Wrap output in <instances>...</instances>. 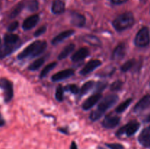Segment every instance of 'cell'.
<instances>
[{"label":"cell","instance_id":"obj_23","mask_svg":"<svg viewBox=\"0 0 150 149\" xmlns=\"http://www.w3.org/2000/svg\"><path fill=\"white\" fill-rule=\"evenodd\" d=\"M94 84H95V83L92 80H89V81L85 83L79 91V96H82L87 93L93 88Z\"/></svg>","mask_w":150,"mask_h":149},{"label":"cell","instance_id":"obj_16","mask_svg":"<svg viewBox=\"0 0 150 149\" xmlns=\"http://www.w3.org/2000/svg\"><path fill=\"white\" fill-rule=\"evenodd\" d=\"M74 32L75 31L73 30V29H69V30L64 31V32H61V33L59 34L58 35H57V36L52 39L51 43L54 45H57V44L60 43V42H62V41L64 40L65 39H67V37L72 36V35L74 34Z\"/></svg>","mask_w":150,"mask_h":149},{"label":"cell","instance_id":"obj_7","mask_svg":"<svg viewBox=\"0 0 150 149\" xmlns=\"http://www.w3.org/2000/svg\"><path fill=\"white\" fill-rule=\"evenodd\" d=\"M120 118L118 115H114L113 114H108L104 118L102 125L104 128L113 129L115 128L120 124Z\"/></svg>","mask_w":150,"mask_h":149},{"label":"cell","instance_id":"obj_4","mask_svg":"<svg viewBox=\"0 0 150 149\" xmlns=\"http://www.w3.org/2000/svg\"><path fill=\"white\" fill-rule=\"evenodd\" d=\"M135 45L139 48H144L150 42V32L147 27H143L138 32L135 37Z\"/></svg>","mask_w":150,"mask_h":149},{"label":"cell","instance_id":"obj_28","mask_svg":"<svg viewBox=\"0 0 150 149\" xmlns=\"http://www.w3.org/2000/svg\"><path fill=\"white\" fill-rule=\"evenodd\" d=\"M135 64H136V60L133 59V58L128 60V61H126V62L122 66L121 70L122 72H127L128 70H130V69L133 67V66L135 65Z\"/></svg>","mask_w":150,"mask_h":149},{"label":"cell","instance_id":"obj_26","mask_svg":"<svg viewBox=\"0 0 150 149\" xmlns=\"http://www.w3.org/2000/svg\"><path fill=\"white\" fill-rule=\"evenodd\" d=\"M57 62H52V63H50L49 64H48V65L45 66V67H44L43 70H42V72H40V77H41V78H42V77H45V76L47 75V74L49 73L50 71H51V70H53V69L54 68V67L57 66Z\"/></svg>","mask_w":150,"mask_h":149},{"label":"cell","instance_id":"obj_19","mask_svg":"<svg viewBox=\"0 0 150 149\" xmlns=\"http://www.w3.org/2000/svg\"><path fill=\"white\" fill-rule=\"evenodd\" d=\"M65 10V4L62 0H54L51 6V11L54 14H62Z\"/></svg>","mask_w":150,"mask_h":149},{"label":"cell","instance_id":"obj_33","mask_svg":"<svg viewBox=\"0 0 150 149\" xmlns=\"http://www.w3.org/2000/svg\"><path fill=\"white\" fill-rule=\"evenodd\" d=\"M105 146L109 149H125V147L120 143H105Z\"/></svg>","mask_w":150,"mask_h":149},{"label":"cell","instance_id":"obj_9","mask_svg":"<svg viewBox=\"0 0 150 149\" xmlns=\"http://www.w3.org/2000/svg\"><path fill=\"white\" fill-rule=\"evenodd\" d=\"M150 107V95L146 94L144 96L142 97V99L138 102L136 104V106L134 107V110L135 112H140L144 111V110L147 109L148 108Z\"/></svg>","mask_w":150,"mask_h":149},{"label":"cell","instance_id":"obj_32","mask_svg":"<svg viewBox=\"0 0 150 149\" xmlns=\"http://www.w3.org/2000/svg\"><path fill=\"white\" fill-rule=\"evenodd\" d=\"M65 89L67 91H70V92H72L73 93H75V94L79 93V88H78V86L75 84L67 85V86L65 87Z\"/></svg>","mask_w":150,"mask_h":149},{"label":"cell","instance_id":"obj_31","mask_svg":"<svg viewBox=\"0 0 150 149\" xmlns=\"http://www.w3.org/2000/svg\"><path fill=\"white\" fill-rule=\"evenodd\" d=\"M38 2L37 0H32V1H29V5H28V8L30 11L35 12L37 11L38 9Z\"/></svg>","mask_w":150,"mask_h":149},{"label":"cell","instance_id":"obj_37","mask_svg":"<svg viewBox=\"0 0 150 149\" xmlns=\"http://www.w3.org/2000/svg\"><path fill=\"white\" fill-rule=\"evenodd\" d=\"M5 124V121H4V119L3 118L2 115H1V114L0 113V127H3V126Z\"/></svg>","mask_w":150,"mask_h":149},{"label":"cell","instance_id":"obj_35","mask_svg":"<svg viewBox=\"0 0 150 149\" xmlns=\"http://www.w3.org/2000/svg\"><path fill=\"white\" fill-rule=\"evenodd\" d=\"M18 26H19L18 22L14 21V22H13V23H11L10 25H9L8 27H7V30H8L10 32H14L15 30H16V29H18Z\"/></svg>","mask_w":150,"mask_h":149},{"label":"cell","instance_id":"obj_5","mask_svg":"<svg viewBox=\"0 0 150 149\" xmlns=\"http://www.w3.org/2000/svg\"><path fill=\"white\" fill-rule=\"evenodd\" d=\"M0 89L3 91L4 100L9 102L13 97V83L5 77L0 78Z\"/></svg>","mask_w":150,"mask_h":149},{"label":"cell","instance_id":"obj_25","mask_svg":"<svg viewBox=\"0 0 150 149\" xmlns=\"http://www.w3.org/2000/svg\"><path fill=\"white\" fill-rule=\"evenodd\" d=\"M132 101H133V99H127V100L125 101V102H122V103L120 104V105H119L118 107L116 108V112H117V113H122V112H125V110L130 106Z\"/></svg>","mask_w":150,"mask_h":149},{"label":"cell","instance_id":"obj_1","mask_svg":"<svg viewBox=\"0 0 150 149\" xmlns=\"http://www.w3.org/2000/svg\"><path fill=\"white\" fill-rule=\"evenodd\" d=\"M118 101V96L114 93L108 94L101 101L95 110L92 112L90 115V119L95 121L100 119L104 115L108 108H111Z\"/></svg>","mask_w":150,"mask_h":149},{"label":"cell","instance_id":"obj_18","mask_svg":"<svg viewBox=\"0 0 150 149\" xmlns=\"http://www.w3.org/2000/svg\"><path fill=\"white\" fill-rule=\"evenodd\" d=\"M89 54V50L86 48H81L78 50L71 57L72 61L74 62H78L81 60H83Z\"/></svg>","mask_w":150,"mask_h":149},{"label":"cell","instance_id":"obj_3","mask_svg":"<svg viewBox=\"0 0 150 149\" xmlns=\"http://www.w3.org/2000/svg\"><path fill=\"white\" fill-rule=\"evenodd\" d=\"M135 23V18L133 13L126 12L117 16L112 22V25L115 30L122 32L133 26Z\"/></svg>","mask_w":150,"mask_h":149},{"label":"cell","instance_id":"obj_21","mask_svg":"<svg viewBox=\"0 0 150 149\" xmlns=\"http://www.w3.org/2000/svg\"><path fill=\"white\" fill-rule=\"evenodd\" d=\"M82 40L92 46H100L101 41L98 37L92 34H86L82 37Z\"/></svg>","mask_w":150,"mask_h":149},{"label":"cell","instance_id":"obj_17","mask_svg":"<svg viewBox=\"0 0 150 149\" xmlns=\"http://www.w3.org/2000/svg\"><path fill=\"white\" fill-rule=\"evenodd\" d=\"M17 48V46L8 45V44H6L4 42L2 45H0V59L4 58L7 56L11 54Z\"/></svg>","mask_w":150,"mask_h":149},{"label":"cell","instance_id":"obj_29","mask_svg":"<svg viewBox=\"0 0 150 149\" xmlns=\"http://www.w3.org/2000/svg\"><path fill=\"white\" fill-rule=\"evenodd\" d=\"M55 96L57 100L59 101V102H62L63 99H64V90H63L62 87L61 86H59L57 88Z\"/></svg>","mask_w":150,"mask_h":149},{"label":"cell","instance_id":"obj_38","mask_svg":"<svg viewBox=\"0 0 150 149\" xmlns=\"http://www.w3.org/2000/svg\"><path fill=\"white\" fill-rule=\"evenodd\" d=\"M70 149H78L77 144L76 143V142L73 141L71 143V145H70Z\"/></svg>","mask_w":150,"mask_h":149},{"label":"cell","instance_id":"obj_12","mask_svg":"<svg viewBox=\"0 0 150 149\" xmlns=\"http://www.w3.org/2000/svg\"><path fill=\"white\" fill-rule=\"evenodd\" d=\"M102 97V94L101 93H96L95 94L92 95L91 96H89L84 102H83V105H82V108L85 110H89L90 108H92L95 104H97V102L100 100Z\"/></svg>","mask_w":150,"mask_h":149},{"label":"cell","instance_id":"obj_30","mask_svg":"<svg viewBox=\"0 0 150 149\" xmlns=\"http://www.w3.org/2000/svg\"><path fill=\"white\" fill-rule=\"evenodd\" d=\"M123 83L121 80H116L114 81L112 84L110 86V89H111L112 91H117L120 90L122 87Z\"/></svg>","mask_w":150,"mask_h":149},{"label":"cell","instance_id":"obj_24","mask_svg":"<svg viewBox=\"0 0 150 149\" xmlns=\"http://www.w3.org/2000/svg\"><path fill=\"white\" fill-rule=\"evenodd\" d=\"M44 61H45V58H38L37 60H35L34 62H32L30 65L29 66L28 69L31 71H35V70H38L41 66L43 64Z\"/></svg>","mask_w":150,"mask_h":149},{"label":"cell","instance_id":"obj_8","mask_svg":"<svg viewBox=\"0 0 150 149\" xmlns=\"http://www.w3.org/2000/svg\"><path fill=\"white\" fill-rule=\"evenodd\" d=\"M101 64H102V62L98 59L91 60L81 70L80 74H82V75H86V74H89V73L92 72V71H94L98 67H100L101 65Z\"/></svg>","mask_w":150,"mask_h":149},{"label":"cell","instance_id":"obj_6","mask_svg":"<svg viewBox=\"0 0 150 149\" xmlns=\"http://www.w3.org/2000/svg\"><path fill=\"white\" fill-rule=\"evenodd\" d=\"M140 124L138 123L137 121H131V122L128 123L126 125L123 126L122 128H120L118 131L116 133V135L117 137H121V136L126 134L127 137H131V136L134 135L136 133V131L139 130Z\"/></svg>","mask_w":150,"mask_h":149},{"label":"cell","instance_id":"obj_10","mask_svg":"<svg viewBox=\"0 0 150 149\" xmlns=\"http://www.w3.org/2000/svg\"><path fill=\"white\" fill-rule=\"evenodd\" d=\"M75 71L72 69H67V70H62V71L58 72L56 74H54V75L51 77V80L54 82H57L60 81V80H64V79H67L68 77H71L74 74Z\"/></svg>","mask_w":150,"mask_h":149},{"label":"cell","instance_id":"obj_20","mask_svg":"<svg viewBox=\"0 0 150 149\" xmlns=\"http://www.w3.org/2000/svg\"><path fill=\"white\" fill-rule=\"evenodd\" d=\"M20 38L17 34H7L4 37V42L8 45H14L18 47Z\"/></svg>","mask_w":150,"mask_h":149},{"label":"cell","instance_id":"obj_14","mask_svg":"<svg viewBox=\"0 0 150 149\" xmlns=\"http://www.w3.org/2000/svg\"><path fill=\"white\" fill-rule=\"evenodd\" d=\"M40 20V18L38 15H33L29 16L26 19H25L22 24V28L24 30H29L32 29V28L35 27L38 24V21Z\"/></svg>","mask_w":150,"mask_h":149},{"label":"cell","instance_id":"obj_27","mask_svg":"<svg viewBox=\"0 0 150 149\" xmlns=\"http://www.w3.org/2000/svg\"><path fill=\"white\" fill-rule=\"evenodd\" d=\"M23 8V3H19L13 9V10L11 11L10 14V18H14L17 17L19 15V13L21 12L22 9Z\"/></svg>","mask_w":150,"mask_h":149},{"label":"cell","instance_id":"obj_39","mask_svg":"<svg viewBox=\"0 0 150 149\" xmlns=\"http://www.w3.org/2000/svg\"><path fill=\"white\" fill-rule=\"evenodd\" d=\"M0 43H1V38H0Z\"/></svg>","mask_w":150,"mask_h":149},{"label":"cell","instance_id":"obj_36","mask_svg":"<svg viewBox=\"0 0 150 149\" xmlns=\"http://www.w3.org/2000/svg\"><path fill=\"white\" fill-rule=\"evenodd\" d=\"M111 2L113 4H123V3L126 2L127 0H111Z\"/></svg>","mask_w":150,"mask_h":149},{"label":"cell","instance_id":"obj_34","mask_svg":"<svg viewBox=\"0 0 150 149\" xmlns=\"http://www.w3.org/2000/svg\"><path fill=\"white\" fill-rule=\"evenodd\" d=\"M46 30H47L46 26H41L40 28H39V29H37L36 32H35V33H34V36L36 37H37L40 36V35L43 34L45 33V32H46Z\"/></svg>","mask_w":150,"mask_h":149},{"label":"cell","instance_id":"obj_11","mask_svg":"<svg viewBox=\"0 0 150 149\" xmlns=\"http://www.w3.org/2000/svg\"><path fill=\"white\" fill-rule=\"evenodd\" d=\"M71 23L76 27H83L86 23V18L79 13L73 12L71 14Z\"/></svg>","mask_w":150,"mask_h":149},{"label":"cell","instance_id":"obj_2","mask_svg":"<svg viewBox=\"0 0 150 149\" xmlns=\"http://www.w3.org/2000/svg\"><path fill=\"white\" fill-rule=\"evenodd\" d=\"M47 48V42L45 41L37 40L26 47L23 51L18 55V59H24L26 58H33L40 55Z\"/></svg>","mask_w":150,"mask_h":149},{"label":"cell","instance_id":"obj_13","mask_svg":"<svg viewBox=\"0 0 150 149\" xmlns=\"http://www.w3.org/2000/svg\"><path fill=\"white\" fill-rule=\"evenodd\" d=\"M126 53V46L124 43H121L117 45L114 50L111 56V58L114 61H119L123 58Z\"/></svg>","mask_w":150,"mask_h":149},{"label":"cell","instance_id":"obj_22","mask_svg":"<svg viewBox=\"0 0 150 149\" xmlns=\"http://www.w3.org/2000/svg\"><path fill=\"white\" fill-rule=\"evenodd\" d=\"M75 49V45L74 44H70V45H67L62 51H61V53H59V55L58 56V58L59 60H62L64 58H66Z\"/></svg>","mask_w":150,"mask_h":149},{"label":"cell","instance_id":"obj_15","mask_svg":"<svg viewBox=\"0 0 150 149\" xmlns=\"http://www.w3.org/2000/svg\"><path fill=\"white\" fill-rule=\"evenodd\" d=\"M139 142L145 148H150V128L144 129L139 136Z\"/></svg>","mask_w":150,"mask_h":149}]
</instances>
